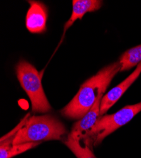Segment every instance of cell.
Wrapping results in <instances>:
<instances>
[{"label": "cell", "mask_w": 141, "mask_h": 158, "mask_svg": "<svg viewBox=\"0 0 141 158\" xmlns=\"http://www.w3.org/2000/svg\"><path fill=\"white\" fill-rule=\"evenodd\" d=\"M18 81L29 96L34 113H46L51 111V105L46 98L41 83L39 72L30 63L20 60L15 67Z\"/></svg>", "instance_id": "3"}, {"label": "cell", "mask_w": 141, "mask_h": 158, "mask_svg": "<svg viewBox=\"0 0 141 158\" xmlns=\"http://www.w3.org/2000/svg\"><path fill=\"white\" fill-rule=\"evenodd\" d=\"M65 144L77 158H97L90 147L70 134L65 140Z\"/></svg>", "instance_id": "10"}, {"label": "cell", "mask_w": 141, "mask_h": 158, "mask_svg": "<svg viewBox=\"0 0 141 158\" xmlns=\"http://www.w3.org/2000/svg\"><path fill=\"white\" fill-rule=\"evenodd\" d=\"M120 67L119 61L113 63L87 79L72 101L61 110V115L72 120L82 119L92 108L99 94L106 91Z\"/></svg>", "instance_id": "1"}, {"label": "cell", "mask_w": 141, "mask_h": 158, "mask_svg": "<svg viewBox=\"0 0 141 158\" xmlns=\"http://www.w3.org/2000/svg\"><path fill=\"white\" fill-rule=\"evenodd\" d=\"M103 3L99 0H73L72 1V14L64 25V34L78 19L81 20L88 12H94L100 9Z\"/></svg>", "instance_id": "8"}, {"label": "cell", "mask_w": 141, "mask_h": 158, "mask_svg": "<svg viewBox=\"0 0 141 158\" xmlns=\"http://www.w3.org/2000/svg\"><path fill=\"white\" fill-rule=\"evenodd\" d=\"M104 93H101L96 102L89 112L72 127L69 134L77 139L81 142L87 144L93 149V144L90 140L91 133L97 120L100 116V105Z\"/></svg>", "instance_id": "5"}, {"label": "cell", "mask_w": 141, "mask_h": 158, "mask_svg": "<svg viewBox=\"0 0 141 158\" xmlns=\"http://www.w3.org/2000/svg\"><path fill=\"white\" fill-rule=\"evenodd\" d=\"M67 133L65 125L56 117L51 114L35 115L29 117L19 131L13 146L27 142L61 140Z\"/></svg>", "instance_id": "2"}, {"label": "cell", "mask_w": 141, "mask_h": 158, "mask_svg": "<svg viewBox=\"0 0 141 158\" xmlns=\"http://www.w3.org/2000/svg\"><path fill=\"white\" fill-rule=\"evenodd\" d=\"M41 142H33L14 145L6 153L0 155V158H12L13 157L37 146Z\"/></svg>", "instance_id": "11"}, {"label": "cell", "mask_w": 141, "mask_h": 158, "mask_svg": "<svg viewBox=\"0 0 141 158\" xmlns=\"http://www.w3.org/2000/svg\"><path fill=\"white\" fill-rule=\"evenodd\" d=\"M141 73V62L135 70L120 84L111 89L102 98L100 105V116L106 114L107 111L116 103L131 85L137 80Z\"/></svg>", "instance_id": "7"}, {"label": "cell", "mask_w": 141, "mask_h": 158, "mask_svg": "<svg viewBox=\"0 0 141 158\" xmlns=\"http://www.w3.org/2000/svg\"><path fill=\"white\" fill-rule=\"evenodd\" d=\"M141 62V44L129 49L121 55L119 60L120 72L126 71Z\"/></svg>", "instance_id": "9"}, {"label": "cell", "mask_w": 141, "mask_h": 158, "mask_svg": "<svg viewBox=\"0 0 141 158\" xmlns=\"http://www.w3.org/2000/svg\"><path fill=\"white\" fill-rule=\"evenodd\" d=\"M141 111V102L127 105L117 113L99 116L92 130L90 140L93 146H97L107 136L131 122Z\"/></svg>", "instance_id": "4"}, {"label": "cell", "mask_w": 141, "mask_h": 158, "mask_svg": "<svg viewBox=\"0 0 141 158\" xmlns=\"http://www.w3.org/2000/svg\"><path fill=\"white\" fill-rule=\"evenodd\" d=\"M30 7L27 11L25 25L32 34H42L46 31L48 11L46 6L41 2L29 1Z\"/></svg>", "instance_id": "6"}]
</instances>
